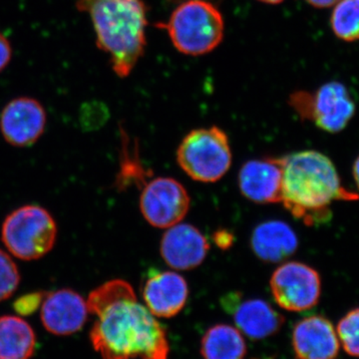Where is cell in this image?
I'll return each instance as SVG.
<instances>
[{"instance_id": "cell-7", "label": "cell", "mask_w": 359, "mask_h": 359, "mask_svg": "<svg viewBox=\"0 0 359 359\" xmlns=\"http://www.w3.org/2000/svg\"><path fill=\"white\" fill-rule=\"evenodd\" d=\"M289 104L302 120L332 134L346 128L355 114L351 92L339 81L328 82L314 92H294Z\"/></svg>"}, {"instance_id": "cell-1", "label": "cell", "mask_w": 359, "mask_h": 359, "mask_svg": "<svg viewBox=\"0 0 359 359\" xmlns=\"http://www.w3.org/2000/svg\"><path fill=\"white\" fill-rule=\"evenodd\" d=\"M87 304L96 316L90 340L102 359L169 358L166 330L126 280L103 283L90 294Z\"/></svg>"}, {"instance_id": "cell-26", "label": "cell", "mask_w": 359, "mask_h": 359, "mask_svg": "<svg viewBox=\"0 0 359 359\" xmlns=\"http://www.w3.org/2000/svg\"><path fill=\"white\" fill-rule=\"evenodd\" d=\"M306 1L316 8H328L335 6L340 0H306Z\"/></svg>"}, {"instance_id": "cell-13", "label": "cell", "mask_w": 359, "mask_h": 359, "mask_svg": "<svg viewBox=\"0 0 359 359\" xmlns=\"http://www.w3.org/2000/svg\"><path fill=\"white\" fill-rule=\"evenodd\" d=\"M88 304L83 297L69 289L45 294L41 304L42 325L59 337L79 332L88 320Z\"/></svg>"}, {"instance_id": "cell-23", "label": "cell", "mask_w": 359, "mask_h": 359, "mask_svg": "<svg viewBox=\"0 0 359 359\" xmlns=\"http://www.w3.org/2000/svg\"><path fill=\"white\" fill-rule=\"evenodd\" d=\"M45 294L43 292H32L18 297L14 302L13 308L16 313L20 316H30L35 311H39L40 306L43 302Z\"/></svg>"}, {"instance_id": "cell-16", "label": "cell", "mask_w": 359, "mask_h": 359, "mask_svg": "<svg viewBox=\"0 0 359 359\" xmlns=\"http://www.w3.org/2000/svg\"><path fill=\"white\" fill-rule=\"evenodd\" d=\"M282 181L280 158L248 161L238 173L241 193L257 204L280 203Z\"/></svg>"}, {"instance_id": "cell-2", "label": "cell", "mask_w": 359, "mask_h": 359, "mask_svg": "<svg viewBox=\"0 0 359 359\" xmlns=\"http://www.w3.org/2000/svg\"><path fill=\"white\" fill-rule=\"evenodd\" d=\"M283 170L280 203L308 226L332 219L337 201H358V194L342 186L332 161L318 151L306 150L280 157Z\"/></svg>"}, {"instance_id": "cell-14", "label": "cell", "mask_w": 359, "mask_h": 359, "mask_svg": "<svg viewBox=\"0 0 359 359\" xmlns=\"http://www.w3.org/2000/svg\"><path fill=\"white\" fill-rule=\"evenodd\" d=\"M292 346L297 359H337L340 342L332 321L313 314L295 323Z\"/></svg>"}, {"instance_id": "cell-9", "label": "cell", "mask_w": 359, "mask_h": 359, "mask_svg": "<svg viewBox=\"0 0 359 359\" xmlns=\"http://www.w3.org/2000/svg\"><path fill=\"white\" fill-rule=\"evenodd\" d=\"M190 205L191 198L185 187L173 178L153 179L141 193L142 215L155 228L168 229L181 223Z\"/></svg>"}, {"instance_id": "cell-27", "label": "cell", "mask_w": 359, "mask_h": 359, "mask_svg": "<svg viewBox=\"0 0 359 359\" xmlns=\"http://www.w3.org/2000/svg\"><path fill=\"white\" fill-rule=\"evenodd\" d=\"M353 173L354 181H355L356 186H358L359 190V156L356 158V160L354 161Z\"/></svg>"}, {"instance_id": "cell-19", "label": "cell", "mask_w": 359, "mask_h": 359, "mask_svg": "<svg viewBox=\"0 0 359 359\" xmlns=\"http://www.w3.org/2000/svg\"><path fill=\"white\" fill-rule=\"evenodd\" d=\"M243 335L226 323L212 325L201 340V355L204 359H245L248 347Z\"/></svg>"}, {"instance_id": "cell-28", "label": "cell", "mask_w": 359, "mask_h": 359, "mask_svg": "<svg viewBox=\"0 0 359 359\" xmlns=\"http://www.w3.org/2000/svg\"><path fill=\"white\" fill-rule=\"evenodd\" d=\"M259 1L268 4H280V2H283V0H259Z\"/></svg>"}, {"instance_id": "cell-18", "label": "cell", "mask_w": 359, "mask_h": 359, "mask_svg": "<svg viewBox=\"0 0 359 359\" xmlns=\"http://www.w3.org/2000/svg\"><path fill=\"white\" fill-rule=\"evenodd\" d=\"M36 347L32 325L16 316L0 318V359H30Z\"/></svg>"}, {"instance_id": "cell-24", "label": "cell", "mask_w": 359, "mask_h": 359, "mask_svg": "<svg viewBox=\"0 0 359 359\" xmlns=\"http://www.w3.org/2000/svg\"><path fill=\"white\" fill-rule=\"evenodd\" d=\"M13 58V47L9 40L0 32V72H2Z\"/></svg>"}, {"instance_id": "cell-15", "label": "cell", "mask_w": 359, "mask_h": 359, "mask_svg": "<svg viewBox=\"0 0 359 359\" xmlns=\"http://www.w3.org/2000/svg\"><path fill=\"white\" fill-rule=\"evenodd\" d=\"M209 250V242L202 231L192 224L182 223L168 228L160 245L161 256L165 263L178 271L199 266Z\"/></svg>"}, {"instance_id": "cell-8", "label": "cell", "mask_w": 359, "mask_h": 359, "mask_svg": "<svg viewBox=\"0 0 359 359\" xmlns=\"http://www.w3.org/2000/svg\"><path fill=\"white\" fill-rule=\"evenodd\" d=\"M269 283L276 304L285 311H309L320 302V276L308 264L299 262L285 263L276 269Z\"/></svg>"}, {"instance_id": "cell-17", "label": "cell", "mask_w": 359, "mask_h": 359, "mask_svg": "<svg viewBox=\"0 0 359 359\" xmlns=\"http://www.w3.org/2000/svg\"><path fill=\"white\" fill-rule=\"evenodd\" d=\"M255 255L264 263L276 264L292 256L299 238L292 226L283 221H268L256 226L250 238Z\"/></svg>"}, {"instance_id": "cell-5", "label": "cell", "mask_w": 359, "mask_h": 359, "mask_svg": "<svg viewBox=\"0 0 359 359\" xmlns=\"http://www.w3.org/2000/svg\"><path fill=\"white\" fill-rule=\"evenodd\" d=\"M56 238L57 224L40 205L18 208L2 224V242L11 255L22 261L41 259L53 249Z\"/></svg>"}, {"instance_id": "cell-12", "label": "cell", "mask_w": 359, "mask_h": 359, "mask_svg": "<svg viewBox=\"0 0 359 359\" xmlns=\"http://www.w3.org/2000/svg\"><path fill=\"white\" fill-rule=\"evenodd\" d=\"M145 306L156 318H171L185 308L189 287L175 271L150 269L142 287Z\"/></svg>"}, {"instance_id": "cell-22", "label": "cell", "mask_w": 359, "mask_h": 359, "mask_svg": "<svg viewBox=\"0 0 359 359\" xmlns=\"http://www.w3.org/2000/svg\"><path fill=\"white\" fill-rule=\"evenodd\" d=\"M20 273L11 257L0 250V302L6 301L18 290Z\"/></svg>"}, {"instance_id": "cell-4", "label": "cell", "mask_w": 359, "mask_h": 359, "mask_svg": "<svg viewBox=\"0 0 359 359\" xmlns=\"http://www.w3.org/2000/svg\"><path fill=\"white\" fill-rule=\"evenodd\" d=\"M164 27L177 50L199 56L219 46L224 39V18L211 2L188 0L180 4Z\"/></svg>"}, {"instance_id": "cell-3", "label": "cell", "mask_w": 359, "mask_h": 359, "mask_svg": "<svg viewBox=\"0 0 359 359\" xmlns=\"http://www.w3.org/2000/svg\"><path fill=\"white\" fill-rule=\"evenodd\" d=\"M88 14L99 48L119 77L129 76L146 47L147 8L142 0H78Z\"/></svg>"}, {"instance_id": "cell-20", "label": "cell", "mask_w": 359, "mask_h": 359, "mask_svg": "<svg viewBox=\"0 0 359 359\" xmlns=\"http://www.w3.org/2000/svg\"><path fill=\"white\" fill-rule=\"evenodd\" d=\"M330 26L337 39L347 42L359 40V0H340L335 4Z\"/></svg>"}, {"instance_id": "cell-25", "label": "cell", "mask_w": 359, "mask_h": 359, "mask_svg": "<svg viewBox=\"0 0 359 359\" xmlns=\"http://www.w3.org/2000/svg\"><path fill=\"white\" fill-rule=\"evenodd\" d=\"M215 244L218 245L219 249L226 250L231 247L233 242V233L226 230L217 231L212 236Z\"/></svg>"}, {"instance_id": "cell-11", "label": "cell", "mask_w": 359, "mask_h": 359, "mask_svg": "<svg viewBox=\"0 0 359 359\" xmlns=\"http://www.w3.org/2000/svg\"><path fill=\"white\" fill-rule=\"evenodd\" d=\"M224 311L233 316L236 327L250 339L261 340L280 332L285 323L283 314L269 302L259 299H241L240 294L226 295L222 302Z\"/></svg>"}, {"instance_id": "cell-21", "label": "cell", "mask_w": 359, "mask_h": 359, "mask_svg": "<svg viewBox=\"0 0 359 359\" xmlns=\"http://www.w3.org/2000/svg\"><path fill=\"white\" fill-rule=\"evenodd\" d=\"M340 346L348 355L359 358V308L351 309L337 323Z\"/></svg>"}, {"instance_id": "cell-10", "label": "cell", "mask_w": 359, "mask_h": 359, "mask_svg": "<svg viewBox=\"0 0 359 359\" xmlns=\"http://www.w3.org/2000/svg\"><path fill=\"white\" fill-rule=\"evenodd\" d=\"M47 116L42 104L30 97H18L7 103L0 115V131L7 143L29 147L43 134Z\"/></svg>"}, {"instance_id": "cell-6", "label": "cell", "mask_w": 359, "mask_h": 359, "mask_svg": "<svg viewBox=\"0 0 359 359\" xmlns=\"http://www.w3.org/2000/svg\"><path fill=\"white\" fill-rule=\"evenodd\" d=\"M228 135L219 127L195 129L187 134L177 150V162L194 181L215 183L231 165Z\"/></svg>"}]
</instances>
